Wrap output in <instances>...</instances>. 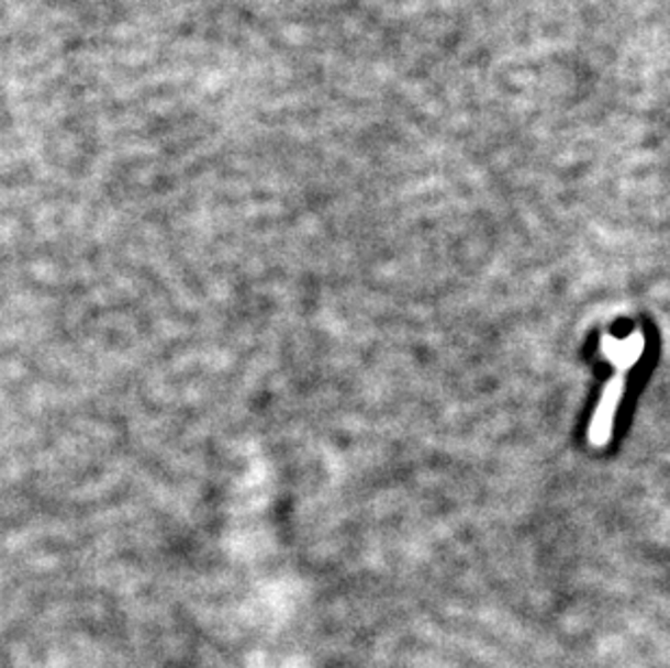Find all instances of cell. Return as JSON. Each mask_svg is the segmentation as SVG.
Here are the masks:
<instances>
[{"label": "cell", "mask_w": 670, "mask_h": 668, "mask_svg": "<svg viewBox=\"0 0 670 668\" xmlns=\"http://www.w3.org/2000/svg\"><path fill=\"white\" fill-rule=\"evenodd\" d=\"M660 354H662V336L660 329L651 322L645 320L643 324V354L640 358L634 363V367L627 374L625 380V389L621 396V402L616 407L614 421H612V445H621L625 441V436L629 434V427L636 417V409L638 402L660 363Z\"/></svg>", "instance_id": "cell-1"}]
</instances>
